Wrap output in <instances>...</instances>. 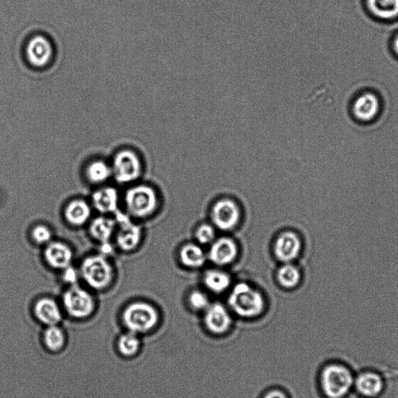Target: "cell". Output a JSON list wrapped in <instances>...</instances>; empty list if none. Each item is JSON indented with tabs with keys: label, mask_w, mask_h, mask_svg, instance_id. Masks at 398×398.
I'll use <instances>...</instances> for the list:
<instances>
[{
	"label": "cell",
	"mask_w": 398,
	"mask_h": 398,
	"mask_svg": "<svg viewBox=\"0 0 398 398\" xmlns=\"http://www.w3.org/2000/svg\"><path fill=\"white\" fill-rule=\"evenodd\" d=\"M80 277L91 290L102 291L108 288L115 279V269L108 256L94 254L83 260Z\"/></svg>",
	"instance_id": "1"
},
{
	"label": "cell",
	"mask_w": 398,
	"mask_h": 398,
	"mask_svg": "<svg viewBox=\"0 0 398 398\" xmlns=\"http://www.w3.org/2000/svg\"><path fill=\"white\" fill-rule=\"evenodd\" d=\"M228 303L235 314L244 318L262 315L265 305L262 293L245 283H238L233 287Z\"/></svg>",
	"instance_id": "2"
},
{
	"label": "cell",
	"mask_w": 398,
	"mask_h": 398,
	"mask_svg": "<svg viewBox=\"0 0 398 398\" xmlns=\"http://www.w3.org/2000/svg\"><path fill=\"white\" fill-rule=\"evenodd\" d=\"M354 383V376L351 370L344 365H329L324 368L321 374L322 389L329 398L347 396Z\"/></svg>",
	"instance_id": "3"
},
{
	"label": "cell",
	"mask_w": 398,
	"mask_h": 398,
	"mask_svg": "<svg viewBox=\"0 0 398 398\" xmlns=\"http://www.w3.org/2000/svg\"><path fill=\"white\" fill-rule=\"evenodd\" d=\"M122 321L129 331L142 334L159 322V313L152 304L143 301L129 304L122 313Z\"/></svg>",
	"instance_id": "4"
},
{
	"label": "cell",
	"mask_w": 398,
	"mask_h": 398,
	"mask_svg": "<svg viewBox=\"0 0 398 398\" xmlns=\"http://www.w3.org/2000/svg\"><path fill=\"white\" fill-rule=\"evenodd\" d=\"M128 216L136 219L147 218L158 206V197L154 189L147 185H137L128 189L125 195Z\"/></svg>",
	"instance_id": "5"
},
{
	"label": "cell",
	"mask_w": 398,
	"mask_h": 398,
	"mask_svg": "<svg viewBox=\"0 0 398 398\" xmlns=\"http://www.w3.org/2000/svg\"><path fill=\"white\" fill-rule=\"evenodd\" d=\"M62 302L67 314L76 319L90 317L96 308V301L92 293L77 284L68 287L63 293Z\"/></svg>",
	"instance_id": "6"
},
{
	"label": "cell",
	"mask_w": 398,
	"mask_h": 398,
	"mask_svg": "<svg viewBox=\"0 0 398 398\" xmlns=\"http://www.w3.org/2000/svg\"><path fill=\"white\" fill-rule=\"evenodd\" d=\"M113 177L122 185L132 184L142 174V162L138 154L130 149L117 152L112 165Z\"/></svg>",
	"instance_id": "7"
},
{
	"label": "cell",
	"mask_w": 398,
	"mask_h": 398,
	"mask_svg": "<svg viewBox=\"0 0 398 398\" xmlns=\"http://www.w3.org/2000/svg\"><path fill=\"white\" fill-rule=\"evenodd\" d=\"M115 219L117 223L114 237L116 246L123 251H134L141 243L142 228L135 224L128 214L117 213Z\"/></svg>",
	"instance_id": "8"
},
{
	"label": "cell",
	"mask_w": 398,
	"mask_h": 398,
	"mask_svg": "<svg viewBox=\"0 0 398 398\" xmlns=\"http://www.w3.org/2000/svg\"><path fill=\"white\" fill-rule=\"evenodd\" d=\"M240 219V211L236 202L224 199L213 207L212 219L215 226L221 231H231L236 227Z\"/></svg>",
	"instance_id": "9"
},
{
	"label": "cell",
	"mask_w": 398,
	"mask_h": 398,
	"mask_svg": "<svg viewBox=\"0 0 398 398\" xmlns=\"http://www.w3.org/2000/svg\"><path fill=\"white\" fill-rule=\"evenodd\" d=\"M25 52L28 63L35 68L48 66L54 55L53 47L51 42L42 35L31 38L28 42Z\"/></svg>",
	"instance_id": "10"
},
{
	"label": "cell",
	"mask_w": 398,
	"mask_h": 398,
	"mask_svg": "<svg viewBox=\"0 0 398 398\" xmlns=\"http://www.w3.org/2000/svg\"><path fill=\"white\" fill-rule=\"evenodd\" d=\"M44 258L51 269L63 271L72 266L74 251L69 245L60 241L52 240L45 246Z\"/></svg>",
	"instance_id": "11"
},
{
	"label": "cell",
	"mask_w": 398,
	"mask_h": 398,
	"mask_svg": "<svg viewBox=\"0 0 398 398\" xmlns=\"http://www.w3.org/2000/svg\"><path fill=\"white\" fill-rule=\"evenodd\" d=\"M302 251V241L295 233L287 231L279 235L274 246L276 257L284 263H290Z\"/></svg>",
	"instance_id": "12"
},
{
	"label": "cell",
	"mask_w": 398,
	"mask_h": 398,
	"mask_svg": "<svg viewBox=\"0 0 398 398\" xmlns=\"http://www.w3.org/2000/svg\"><path fill=\"white\" fill-rule=\"evenodd\" d=\"M205 311V324L213 334L224 335L230 329L231 316L223 304H210Z\"/></svg>",
	"instance_id": "13"
},
{
	"label": "cell",
	"mask_w": 398,
	"mask_h": 398,
	"mask_svg": "<svg viewBox=\"0 0 398 398\" xmlns=\"http://www.w3.org/2000/svg\"><path fill=\"white\" fill-rule=\"evenodd\" d=\"M238 252V246L232 239L222 238L212 243L208 258L215 265H227L237 258Z\"/></svg>",
	"instance_id": "14"
},
{
	"label": "cell",
	"mask_w": 398,
	"mask_h": 398,
	"mask_svg": "<svg viewBox=\"0 0 398 398\" xmlns=\"http://www.w3.org/2000/svg\"><path fill=\"white\" fill-rule=\"evenodd\" d=\"M34 313L38 321L47 326L58 325L63 319L60 306L50 297L39 299L35 304Z\"/></svg>",
	"instance_id": "15"
},
{
	"label": "cell",
	"mask_w": 398,
	"mask_h": 398,
	"mask_svg": "<svg viewBox=\"0 0 398 398\" xmlns=\"http://www.w3.org/2000/svg\"><path fill=\"white\" fill-rule=\"evenodd\" d=\"M119 204V192L113 187L100 188L91 197V206L103 215L116 212Z\"/></svg>",
	"instance_id": "16"
},
{
	"label": "cell",
	"mask_w": 398,
	"mask_h": 398,
	"mask_svg": "<svg viewBox=\"0 0 398 398\" xmlns=\"http://www.w3.org/2000/svg\"><path fill=\"white\" fill-rule=\"evenodd\" d=\"M92 206L88 201L75 199L65 207L64 217L69 224L75 227L86 225L90 221Z\"/></svg>",
	"instance_id": "17"
},
{
	"label": "cell",
	"mask_w": 398,
	"mask_h": 398,
	"mask_svg": "<svg viewBox=\"0 0 398 398\" xmlns=\"http://www.w3.org/2000/svg\"><path fill=\"white\" fill-rule=\"evenodd\" d=\"M116 228L117 223L115 219L102 215L90 221L89 233L90 237L97 242L101 244H106L115 237Z\"/></svg>",
	"instance_id": "18"
},
{
	"label": "cell",
	"mask_w": 398,
	"mask_h": 398,
	"mask_svg": "<svg viewBox=\"0 0 398 398\" xmlns=\"http://www.w3.org/2000/svg\"><path fill=\"white\" fill-rule=\"evenodd\" d=\"M354 385L358 392L365 397H376L380 395L384 388L383 378L371 371L364 372L358 375Z\"/></svg>",
	"instance_id": "19"
},
{
	"label": "cell",
	"mask_w": 398,
	"mask_h": 398,
	"mask_svg": "<svg viewBox=\"0 0 398 398\" xmlns=\"http://www.w3.org/2000/svg\"><path fill=\"white\" fill-rule=\"evenodd\" d=\"M379 101L373 94H365L358 97L354 103V113L358 119L370 121L379 112Z\"/></svg>",
	"instance_id": "20"
},
{
	"label": "cell",
	"mask_w": 398,
	"mask_h": 398,
	"mask_svg": "<svg viewBox=\"0 0 398 398\" xmlns=\"http://www.w3.org/2000/svg\"><path fill=\"white\" fill-rule=\"evenodd\" d=\"M85 177L90 184L99 185L113 177L112 167L103 160H94L85 169Z\"/></svg>",
	"instance_id": "21"
},
{
	"label": "cell",
	"mask_w": 398,
	"mask_h": 398,
	"mask_svg": "<svg viewBox=\"0 0 398 398\" xmlns=\"http://www.w3.org/2000/svg\"><path fill=\"white\" fill-rule=\"evenodd\" d=\"M180 259L183 265L189 267H199L206 260V254L201 247L194 244H188L180 251Z\"/></svg>",
	"instance_id": "22"
},
{
	"label": "cell",
	"mask_w": 398,
	"mask_h": 398,
	"mask_svg": "<svg viewBox=\"0 0 398 398\" xmlns=\"http://www.w3.org/2000/svg\"><path fill=\"white\" fill-rule=\"evenodd\" d=\"M204 281L208 290L213 292L221 293L229 288L231 279L224 271L211 270L206 272Z\"/></svg>",
	"instance_id": "23"
},
{
	"label": "cell",
	"mask_w": 398,
	"mask_h": 398,
	"mask_svg": "<svg viewBox=\"0 0 398 398\" xmlns=\"http://www.w3.org/2000/svg\"><path fill=\"white\" fill-rule=\"evenodd\" d=\"M372 13L378 17L391 19L398 15V0H367Z\"/></svg>",
	"instance_id": "24"
},
{
	"label": "cell",
	"mask_w": 398,
	"mask_h": 398,
	"mask_svg": "<svg viewBox=\"0 0 398 398\" xmlns=\"http://www.w3.org/2000/svg\"><path fill=\"white\" fill-rule=\"evenodd\" d=\"M301 279V273L298 267L290 263H285L277 272V280L285 289L295 288Z\"/></svg>",
	"instance_id": "25"
},
{
	"label": "cell",
	"mask_w": 398,
	"mask_h": 398,
	"mask_svg": "<svg viewBox=\"0 0 398 398\" xmlns=\"http://www.w3.org/2000/svg\"><path fill=\"white\" fill-rule=\"evenodd\" d=\"M44 341L47 347L51 351H57L64 347L66 335L58 325L49 326L44 333Z\"/></svg>",
	"instance_id": "26"
},
{
	"label": "cell",
	"mask_w": 398,
	"mask_h": 398,
	"mask_svg": "<svg viewBox=\"0 0 398 398\" xmlns=\"http://www.w3.org/2000/svg\"><path fill=\"white\" fill-rule=\"evenodd\" d=\"M117 348L123 356H134L140 348V340L138 335L132 331L123 334L117 342Z\"/></svg>",
	"instance_id": "27"
},
{
	"label": "cell",
	"mask_w": 398,
	"mask_h": 398,
	"mask_svg": "<svg viewBox=\"0 0 398 398\" xmlns=\"http://www.w3.org/2000/svg\"><path fill=\"white\" fill-rule=\"evenodd\" d=\"M31 237L36 244L45 247L51 242L53 233L49 227L40 224L31 230Z\"/></svg>",
	"instance_id": "28"
},
{
	"label": "cell",
	"mask_w": 398,
	"mask_h": 398,
	"mask_svg": "<svg viewBox=\"0 0 398 398\" xmlns=\"http://www.w3.org/2000/svg\"><path fill=\"white\" fill-rule=\"evenodd\" d=\"M188 303L195 310H206L210 305V299L201 291H193L188 297Z\"/></svg>",
	"instance_id": "29"
},
{
	"label": "cell",
	"mask_w": 398,
	"mask_h": 398,
	"mask_svg": "<svg viewBox=\"0 0 398 398\" xmlns=\"http://www.w3.org/2000/svg\"><path fill=\"white\" fill-rule=\"evenodd\" d=\"M195 238L201 244H212L216 238V231L212 226L204 224L198 228Z\"/></svg>",
	"instance_id": "30"
},
{
	"label": "cell",
	"mask_w": 398,
	"mask_h": 398,
	"mask_svg": "<svg viewBox=\"0 0 398 398\" xmlns=\"http://www.w3.org/2000/svg\"><path fill=\"white\" fill-rule=\"evenodd\" d=\"M62 272V278L65 283L69 285L77 284L78 279L80 277L79 271H76L74 267L70 266Z\"/></svg>",
	"instance_id": "31"
},
{
	"label": "cell",
	"mask_w": 398,
	"mask_h": 398,
	"mask_svg": "<svg viewBox=\"0 0 398 398\" xmlns=\"http://www.w3.org/2000/svg\"><path fill=\"white\" fill-rule=\"evenodd\" d=\"M263 398H288L282 390H272L269 391Z\"/></svg>",
	"instance_id": "32"
},
{
	"label": "cell",
	"mask_w": 398,
	"mask_h": 398,
	"mask_svg": "<svg viewBox=\"0 0 398 398\" xmlns=\"http://www.w3.org/2000/svg\"><path fill=\"white\" fill-rule=\"evenodd\" d=\"M395 49L397 53L398 54V36L396 38L395 41Z\"/></svg>",
	"instance_id": "33"
}]
</instances>
